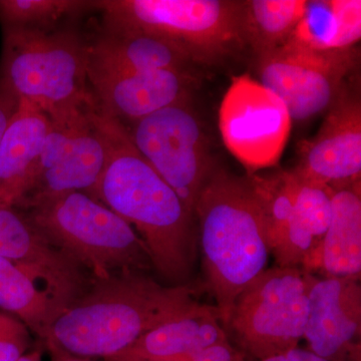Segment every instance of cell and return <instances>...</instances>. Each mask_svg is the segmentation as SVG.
Masks as SVG:
<instances>
[{
  "label": "cell",
  "mask_w": 361,
  "mask_h": 361,
  "mask_svg": "<svg viewBox=\"0 0 361 361\" xmlns=\"http://www.w3.org/2000/svg\"><path fill=\"white\" fill-rule=\"evenodd\" d=\"M106 163L89 194L135 230L154 270L169 285L188 284L196 261V219L130 141L127 128L94 104Z\"/></svg>",
  "instance_id": "obj_1"
},
{
  "label": "cell",
  "mask_w": 361,
  "mask_h": 361,
  "mask_svg": "<svg viewBox=\"0 0 361 361\" xmlns=\"http://www.w3.org/2000/svg\"><path fill=\"white\" fill-rule=\"evenodd\" d=\"M197 303L189 284H161L147 271H123L92 280L47 339L78 357L106 360Z\"/></svg>",
  "instance_id": "obj_2"
},
{
  "label": "cell",
  "mask_w": 361,
  "mask_h": 361,
  "mask_svg": "<svg viewBox=\"0 0 361 361\" xmlns=\"http://www.w3.org/2000/svg\"><path fill=\"white\" fill-rule=\"evenodd\" d=\"M209 287L227 326L237 297L267 269L262 208L247 177L216 168L195 206Z\"/></svg>",
  "instance_id": "obj_3"
},
{
  "label": "cell",
  "mask_w": 361,
  "mask_h": 361,
  "mask_svg": "<svg viewBox=\"0 0 361 361\" xmlns=\"http://www.w3.org/2000/svg\"><path fill=\"white\" fill-rule=\"evenodd\" d=\"M52 246L92 280L154 270L149 252L120 216L84 192L61 195L23 211Z\"/></svg>",
  "instance_id": "obj_4"
},
{
  "label": "cell",
  "mask_w": 361,
  "mask_h": 361,
  "mask_svg": "<svg viewBox=\"0 0 361 361\" xmlns=\"http://www.w3.org/2000/svg\"><path fill=\"white\" fill-rule=\"evenodd\" d=\"M2 30L0 82L18 102L51 116L92 99L87 42L75 30Z\"/></svg>",
  "instance_id": "obj_5"
},
{
  "label": "cell",
  "mask_w": 361,
  "mask_h": 361,
  "mask_svg": "<svg viewBox=\"0 0 361 361\" xmlns=\"http://www.w3.org/2000/svg\"><path fill=\"white\" fill-rule=\"evenodd\" d=\"M243 0H104L102 25L157 35L179 47L197 66H215L246 49Z\"/></svg>",
  "instance_id": "obj_6"
},
{
  "label": "cell",
  "mask_w": 361,
  "mask_h": 361,
  "mask_svg": "<svg viewBox=\"0 0 361 361\" xmlns=\"http://www.w3.org/2000/svg\"><path fill=\"white\" fill-rule=\"evenodd\" d=\"M316 275L301 268H267L237 297L229 322L241 348L259 361L298 348Z\"/></svg>",
  "instance_id": "obj_7"
},
{
  "label": "cell",
  "mask_w": 361,
  "mask_h": 361,
  "mask_svg": "<svg viewBox=\"0 0 361 361\" xmlns=\"http://www.w3.org/2000/svg\"><path fill=\"white\" fill-rule=\"evenodd\" d=\"M127 130L137 151L195 217L199 195L218 166L192 101L161 109Z\"/></svg>",
  "instance_id": "obj_8"
},
{
  "label": "cell",
  "mask_w": 361,
  "mask_h": 361,
  "mask_svg": "<svg viewBox=\"0 0 361 361\" xmlns=\"http://www.w3.org/2000/svg\"><path fill=\"white\" fill-rule=\"evenodd\" d=\"M358 61L357 47L322 51L287 42L257 59V71L260 84L283 102L292 122L301 123L327 111Z\"/></svg>",
  "instance_id": "obj_9"
},
{
  "label": "cell",
  "mask_w": 361,
  "mask_h": 361,
  "mask_svg": "<svg viewBox=\"0 0 361 361\" xmlns=\"http://www.w3.org/2000/svg\"><path fill=\"white\" fill-rule=\"evenodd\" d=\"M226 148L254 174L276 165L288 141L292 120L283 102L249 75L232 78L219 111Z\"/></svg>",
  "instance_id": "obj_10"
},
{
  "label": "cell",
  "mask_w": 361,
  "mask_h": 361,
  "mask_svg": "<svg viewBox=\"0 0 361 361\" xmlns=\"http://www.w3.org/2000/svg\"><path fill=\"white\" fill-rule=\"evenodd\" d=\"M293 169L303 179L326 185L332 190L360 183L361 99L360 85H342L326 111L317 134L299 148Z\"/></svg>",
  "instance_id": "obj_11"
},
{
  "label": "cell",
  "mask_w": 361,
  "mask_h": 361,
  "mask_svg": "<svg viewBox=\"0 0 361 361\" xmlns=\"http://www.w3.org/2000/svg\"><path fill=\"white\" fill-rule=\"evenodd\" d=\"M90 282L0 257V308L44 341Z\"/></svg>",
  "instance_id": "obj_12"
},
{
  "label": "cell",
  "mask_w": 361,
  "mask_h": 361,
  "mask_svg": "<svg viewBox=\"0 0 361 361\" xmlns=\"http://www.w3.org/2000/svg\"><path fill=\"white\" fill-rule=\"evenodd\" d=\"M360 279L316 276L303 339L314 355L329 361H360Z\"/></svg>",
  "instance_id": "obj_13"
},
{
  "label": "cell",
  "mask_w": 361,
  "mask_h": 361,
  "mask_svg": "<svg viewBox=\"0 0 361 361\" xmlns=\"http://www.w3.org/2000/svg\"><path fill=\"white\" fill-rule=\"evenodd\" d=\"M96 104L118 122L133 123L172 104L192 101L196 71H87Z\"/></svg>",
  "instance_id": "obj_14"
},
{
  "label": "cell",
  "mask_w": 361,
  "mask_h": 361,
  "mask_svg": "<svg viewBox=\"0 0 361 361\" xmlns=\"http://www.w3.org/2000/svg\"><path fill=\"white\" fill-rule=\"evenodd\" d=\"M94 110L92 99L87 115L61 155L51 169L33 180L16 209L28 210L42 202L73 192L92 193L103 174L108 154Z\"/></svg>",
  "instance_id": "obj_15"
},
{
  "label": "cell",
  "mask_w": 361,
  "mask_h": 361,
  "mask_svg": "<svg viewBox=\"0 0 361 361\" xmlns=\"http://www.w3.org/2000/svg\"><path fill=\"white\" fill-rule=\"evenodd\" d=\"M246 177L262 208L270 255L276 266L307 270L318 242L297 215L288 171Z\"/></svg>",
  "instance_id": "obj_16"
},
{
  "label": "cell",
  "mask_w": 361,
  "mask_h": 361,
  "mask_svg": "<svg viewBox=\"0 0 361 361\" xmlns=\"http://www.w3.org/2000/svg\"><path fill=\"white\" fill-rule=\"evenodd\" d=\"M87 42V71H195L196 63L168 40L139 30L102 25L96 39Z\"/></svg>",
  "instance_id": "obj_17"
},
{
  "label": "cell",
  "mask_w": 361,
  "mask_h": 361,
  "mask_svg": "<svg viewBox=\"0 0 361 361\" xmlns=\"http://www.w3.org/2000/svg\"><path fill=\"white\" fill-rule=\"evenodd\" d=\"M226 339L217 307L199 302L106 361H174Z\"/></svg>",
  "instance_id": "obj_18"
},
{
  "label": "cell",
  "mask_w": 361,
  "mask_h": 361,
  "mask_svg": "<svg viewBox=\"0 0 361 361\" xmlns=\"http://www.w3.org/2000/svg\"><path fill=\"white\" fill-rule=\"evenodd\" d=\"M49 118L20 102L0 144V206L18 208L37 172Z\"/></svg>",
  "instance_id": "obj_19"
},
{
  "label": "cell",
  "mask_w": 361,
  "mask_h": 361,
  "mask_svg": "<svg viewBox=\"0 0 361 361\" xmlns=\"http://www.w3.org/2000/svg\"><path fill=\"white\" fill-rule=\"evenodd\" d=\"M307 272L323 277L360 279V183L334 190L331 219Z\"/></svg>",
  "instance_id": "obj_20"
},
{
  "label": "cell",
  "mask_w": 361,
  "mask_h": 361,
  "mask_svg": "<svg viewBox=\"0 0 361 361\" xmlns=\"http://www.w3.org/2000/svg\"><path fill=\"white\" fill-rule=\"evenodd\" d=\"M0 257L42 266L80 280L92 279L71 258L52 246L23 211L0 206Z\"/></svg>",
  "instance_id": "obj_21"
},
{
  "label": "cell",
  "mask_w": 361,
  "mask_h": 361,
  "mask_svg": "<svg viewBox=\"0 0 361 361\" xmlns=\"http://www.w3.org/2000/svg\"><path fill=\"white\" fill-rule=\"evenodd\" d=\"M361 39L360 0L308 1L288 42L313 49H342Z\"/></svg>",
  "instance_id": "obj_22"
},
{
  "label": "cell",
  "mask_w": 361,
  "mask_h": 361,
  "mask_svg": "<svg viewBox=\"0 0 361 361\" xmlns=\"http://www.w3.org/2000/svg\"><path fill=\"white\" fill-rule=\"evenodd\" d=\"M305 0H243L242 35L246 47L262 58L286 44L307 8Z\"/></svg>",
  "instance_id": "obj_23"
},
{
  "label": "cell",
  "mask_w": 361,
  "mask_h": 361,
  "mask_svg": "<svg viewBox=\"0 0 361 361\" xmlns=\"http://www.w3.org/2000/svg\"><path fill=\"white\" fill-rule=\"evenodd\" d=\"M90 9H96V1L0 0V25L2 30L51 32Z\"/></svg>",
  "instance_id": "obj_24"
},
{
  "label": "cell",
  "mask_w": 361,
  "mask_h": 361,
  "mask_svg": "<svg viewBox=\"0 0 361 361\" xmlns=\"http://www.w3.org/2000/svg\"><path fill=\"white\" fill-rule=\"evenodd\" d=\"M297 215L319 245L331 219L334 190L288 171Z\"/></svg>",
  "instance_id": "obj_25"
},
{
  "label": "cell",
  "mask_w": 361,
  "mask_h": 361,
  "mask_svg": "<svg viewBox=\"0 0 361 361\" xmlns=\"http://www.w3.org/2000/svg\"><path fill=\"white\" fill-rule=\"evenodd\" d=\"M32 344L30 329L18 318L4 312L0 322V361H18Z\"/></svg>",
  "instance_id": "obj_26"
},
{
  "label": "cell",
  "mask_w": 361,
  "mask_h": 361,
  "mask_svg": "<svg viewBox=\"0 0 361 361\" xmlns=\"http://www.w3.org/2000/svg\"><path fill=\"white\" fill-rule=\"evenodd\" d=\"M174 361H246L242 351L235 348L228 339L211 344L191 355L182 356Z\"/></svg>",
  "instance_id": "obj_27"
},
{
  "label": "cell",
  "mask_w": 361,
  "mask_h": 361,
  "mask_svg": "<svg viewBox=\"0 0 361 361\" xmlns=\"http://www.w3.org/2000/svg\"><path fill=\"white\" fill-rule=\"evenodd\" d=\"M18 104L20 102L13 92L0 82V144L11 118L18 111Z\"/></svg>",
  "instance_id": "obj_28"
},
{
  "label": "cell",
  "mask_w": 361,
  "mask_h": 361,
  "mask_svg": "<svg viewBox=\"0 0 361 361\" xmlns=\"http://www.w3.org/2000/svg\"><path fill=\"white\" fill-rule=\"evenodd\" d=\"M260 361H329L311 353L310 349L296 348L286 353L271 356Z\"/></svg>",
  "instance_id": "obj_29"
},
{
  "label": "cell",
  "mask_w": 361,
  "mask_h": 361,
  "mask_svg": "<svg viewBox=\"0 0 361 361\" xmlns=\"http://www.w3.org/2000/svg\"><path fill=\"white\" fill-rule=\"evenodd\" d=\"M44 344L49 353V357H51V361H92L89 358L78 357V356L71 355L51 339H45Z\"/></svg>",
  "instance_id": "obj_30"
},
{
  "label": "cell",
  "mask_w": 361,
  "mask_h": 361,
  "mask_svg": "<svg viewBox=\"0 0 361 361\" xmlns=\"http://www.w3.org/2000/svg\"><path fill=\"white\" fill-rule=\"evenodd\" d=\"M18 361H42V349H33L32 351H28L23 357Z\"/></svg>",
  "instance_id": "obj_31"
},
{
  "label": "cell",
  "mask_w": 361,
  "mask_h": 361,
  "mask_svg": "<svg viewBox=\"0 0 361 361\" xmlns=\"http://www.w3.org/2000/svg\"><path fill=\"white\" fill-rule=\"evenodd\" d=\"M2 316H4V312H0V322H1Z\"/></svg>",
  "instance_id": "obj_32"
}]
</instances>
